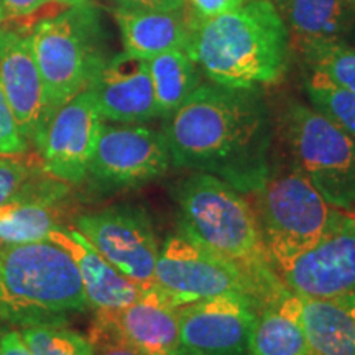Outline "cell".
<instances>
[{
    "mask_svg": "<svg viewBox=\"0 0 355 355\" xmlns=\"http://www.w3.org/2000/svg\"><path fill=\"white\" fill-rule=\"evenodd\" d=\"M181 306L183 303L153 285L125 308L97 309L92 327L125 340L146 355H170L180 349Z\"/></svg>",
    "mask_w": 355,
    "mask_h": 355,
    "instance_id": "14",
    "label": "cell"
},
{
    "mask_svg": "<svg viewBox=\"0 0 355 355\" xmlns=\"http://www.w3.org/2000/svg\"><path fill=\"white\" fill-rule=\"evenodd\" d=\"M184 51L211 83L257 89L285 76L290 37L272 0H247L232 12L193 19Z\"/></svg>",
    "mask_w": 355,
    "mask_h": 355,
    "instance_id": "2",
    "label": "cell"
},
{
    "mask_svg": "<svg viewBox=\"0 0 355 355\" xmlns=\"http://www.w3.org/2000/svg\"><path fill=\"white\" fill-rule=\"evenodd\" d=\"M153 283L183 304L220 295H242L260 308L255 283L239 266L184 232L170 235L159 248Z\"/></svg>",
    "mask_w": 355,
    "mask_h": 355,
    "instance_id": "8",
    "label": "cell"
},
{
    "mask_svg": "<svg viewBox=\"0 0 355 355\" xmlns=\"http://www.w3.org/2000/svg\"><path fill=\"white\" fill-rule=\"evenodd\" d=\"M311 355H314V354H311Z\"/></svg>",
    "mask_w": 355,
    "mask_h": 355,
    "instance_id": "40",
    "label": "cell"
},
{
    "mask_svg": "<svg viewBox=\"0 0 355 355\" xmlns=\"http://www.w3.org/2000/svg\"><path fill=\"white\" fill-rule=\"evenodd\" d=\"M3 20V12H2V3H0V24H2Z\"/></svg>",
    "mask_w": 355,
    "mask_h": 355,
    "instance_id": "37",
    "label": "cell"
},
{
    "mask_svg": "<svg viewBox=\"0 0 355 355\" xmlns=\"http://www.w3.org/2000/svg\"><path fill=\"white\" fill-rule=\"evenodd\" d=\"M7 329H3L2 326H0V345H2V339H3V334H6Z\"/></svg>",
    "mask_w": 355,
    "mask_h": 355,
    "instance_id": "36",
    "label": "cell"
},
{
    "mask_svg": "<svg viewBox=\"0 0 355 355\" xmlns=\"http://www.w3.org/2000/svg\"><path fill=\"white\" fill-rule=\"evenodd\" d=\"M170 355H186V354H184V352H181V350H180V349H178V350H176V352H173V354H170Z\"/></svg>",
    "mask_w": 355,
    "mask_h": 355,
    "instance_id": "39",
    "label": "cell"
},
{
    "mask_svg": "<svg viewBox=\"0 0 355 355\" xmlns=\"http://www.w3.org/2000/svg\"><path fill=\"white\" fill-rule=\"evenodd\" d=\"M89 340L92 344V355H146L125 340L110 336L107 332L91 327Z\"/></svg>",
    "mask_w": 355,
    "mask_h": 355,
    "instance_id": "29",
    "label": "cell"
},
{
    "mask_svg": "<svg viewBox=\"0 0 355 355\" xmlns=\"http://www.w3.org/2000/svg\"><path fill=\"white\" fill-rule=\"evenodd\" d=\"M0 355H33V352L26 345L20 331H7L0 345Z\"/></svg>",
    "mask_w": 355,
    "mask_h": 355,
    "instance_id": "33",
    "label": "cell"
},
{
    "mask_svg": "<svg viewBox=\"0 0 355 355\" xmlns=\"http://www.w3.org/2000/svg\"><path fill=\"white\" fill-rule=\"evenodd\" d=\"M259 304L248 296L220 295L180 308V350L186 355H245Z\"/></svg>",
    "mask_w": 355,
    "mask_h": 355,
    "instance_id": "13",
    "label": "cell"
},
{
    "mask_svg": "<svg viewBox=\"0 0 355 355\" xmlns=\"http://www.w3.org/2000/svg\"><path fill=\"white\" fill-rule=\"evenodd\" d=\"M48 241L64 248L74 260L89 306L96 311L125 308L148 290L114 268L76 229L53 230Z\"/></svg>",
    "mask_w": 355,
    "mask_h": 355,
    "instance_id": "18",
    "label": "cell"
},
{
    "mask_svg": "<svg viewBox=\"0 0 355 355\" xmlns=\"http://www.w3.org/2000/svg\"><path fill=\"white\" fill-rule=\"evenodd\" d=\"M245 2L247 0H184V7L193 19L206 20L232 12Z\"/></svg>",
    "mask_w": 355,
    "mask_h": 355,
    "instance_id": "30",
    "label": "cell"
},
{
    "mask_svg": "<svg viewBox=\"0 0 355 355\" xmlns=\"http://www.w3.org/2000/svg\"><path fill=\"white\" fill-rule=\"evenodd\" d=\"M158 117L168 119L201 84L199 66L184 50H170L150 58Z\"/></svg>",
    "mask_w": 355,
    "mask_h": 355,
    "instance_id": "23",
    "label": "cell"
},
{
    "mask_svg": "<svg viewBox=\"0 0 355 355\" xmlns=\"http://www.w3.org/2000/svg\"><path fill=\"white\" fill-rule=\"evenodd\" d=\"M298 53L322 43L343 42L352 28L355 12L347 0H273Z\"/></svg>",
    "mask_w": 355,
    "mask_h": 355,
    "instance_id": "20",
    "label": "cell"
},
{
    "mask_svg": "<svg viewBox=\"0 0 355 355\" xmlns=\"http://www.w3.org/2000/svg\"><path fill=\"white\" fill-rule=\"evenodd\" d=\"M114 19L121 30L123 48L132 55L150 58L170 50H186L193 17L181 10H146V8H114Z\"/></svg>",
    "mask_w": 355,
    "mask_h": 355,
    "instance_id": "19",
    "label": "cell"
},
{
    "mask_svg": "<svg viewBox=\"0 0 355 355\" xmlns=\"http://www.w3.org/2000/svg\"><path fill=\"white\" fill-rule=\"evenodd\" d=\"M293 168L327 201L350 211L355 204V139L314 107L291 102L282 119Z\"/></svg>",
    "mask_w": 355,
    "mask_h": 355,
    "instance_id": "7",
    "label": "cell"
},
{
    "mask_svg": "<svg viewBox=\"0 0 355 355\" xmlns=\"http://www.w3.org/2000/svg\"><path fill=\"white\" fill-rule=\"evenodd\" d=\"M275 270L300 298L355 296V214L343 211L313 247L279 261Z\"/></svg>",
    "mask_w": 355,
    "mask_h": 355,
    "instance_id": "11",
    "label": "cell"
},
{
    "mask_svg": "<svg viewBox=\"0 0 355 355\" xmlns=\"http://www.w3.org/2000/svg\"><path fill=\"white\" fill-rule=\"evenodd\" d=\"M117 6L146 8V10H181L184 0H115Z\"/></svg>",
    "mask_w": 355,
    "mask_h": 355,
    "instance_id": "32",
    "label": "cell"
},
{
    "mask_svg": "<svg viewBox=\"0 0 355 355\" xmlns=\"http://www.w3.org/2000/svg\"><path fill=\"white\" fill-rule=\"evenodd\" d=\"M248 355H311L293 293L259 308L247 345Z\"/></svg>",
    "mask_w": 355,
    "mask_h": 355,
    "instance_id": "22",
    "label": "cell"
},
{
    "mask_svg": "<svg viewBox=\"0 0 355 355\" xmlns=\"http://www.w3.org/2000/svg\"><path fill=\"white\" fill-rule=\"evenodd\" d=\"M300 321L311 354L355 355V296L300 298Z\"/></svg>",
    "mask_w": 355,
    "mask_h": 355,
    "instance_id": "21",
    "label": "cell"
},
{
    "mask_svg": "<svg viewBox=\"0 0 355 355\" xmlns=\"http://www.w3.org/2000/svg\"><path fill=\"white\" fill-rule=\"evenodd\" d=\"M50 0H0L3 17L7 19H25L42 8Z\"/></svg>",
    "mask_w": 355,
    "mask_h": 355,
    "instance_id": "31",
    "label": "cell"
},
{
    "mask_svg": "<svg viewBox=\"0 0 355 355\" xmlns=\"http://www.w3.org/2000/svg\"><path fill=\"white\" fill-rule=\"evenodd\" d=\"M56 2L68 3V6H78V3H86V2H91V0H56Z\"/></svg>",
    "mask_w": 355,
    "mask_h": 355,
    "instance_id": "35",
    "label": "cell"
},
{
    "mask_svg": "<svg viewBox=\"0 0 355 355\" xmlns=\"http://www.w3.org/2000/svg\"><path fill=\"white\" fill-rule=\"evenodd\" d=\"M171 163L209 173L241 193H250L270 175L272 123L257 89L199 84L166 119Z\"/></svg>",
    "mask_w": 355,
    "mask_h": 355,
    "instance_id": "1",
    "label": "cell"
},
{
    "mask_svg": "<svg viewBox=\"0 0 355 355\" xmlns=\"http://www.w3.org/2000/svg\"><path fill=\"white\" fill-rule=\"evenodd\" d=\"M343 211L295 168L268 175L255 189V214L273 265L313 247Z\"/></svg>",
    "mask_w": 355,
    "mask_h": 355,
    "instance_id": "6",
    "label": "cell"
},
{
    "mask_svg": "<svg viewBox=\"0 0 355 355\" xmlns=\"http://www.w3.org/2000/svg\"><path fill=\"white\" fill-rule=\"evenodd\" d=\"M89 89L102 121L140 123L158 117L146 58L127 51L107 58Z\"/></svg>",
    "mask_w": 355,
    "mask_h": 355,
    "instance_id": "16",
    "label": "cell"
},
{
    "mask_svg": "<svg viewBox=\"0 0 355 355\" xmlns=\"http://www.w3.org/2000/svg\"><path fill=\"white\" fill-rule=\"evenodd\" d=\"M20 334L33 355H92L89 337L64 324H35L21 327Z\"/></svg>",
    "mask_w": 355,
    "mask_h": 355,
    "instance_id": "26",
    "label": "cell"
},
{
    "mask_svg": "<svg viewBox=\"0 0 355 355\" xmlns=\"http://www.w3.org/2000/svg\"><path fill=\"white\" fill-rule=\"evenodd\" d=\"M347 3H349V6H350V7H352V8H354V10H355V0H347Z\"/></svg>",
    "mask_w": 355,
    "mask_h": 355,
    "instance_id": "38",
    "label": "cell"
},
{
    "mask_svg": "<svg viewBox=\"0 0 355 355\" xmlns=\"http://www.w3.org/2000/svg\"><path fill=\"white\" fill-rule=\"evenodd\" d=\"M0 319H2V321L12 322V311L7 306L6 301L2 300V296H0Z\"/></svg>",
    "mask_w": 355,
    "mask_h": 355,
    "instance_id": "34",
    "label": "cell"
},
{
    "mask_svg": "<svg viewBox=\"0 0 355 355\" xmlns=\"http://www.w3.org/2000/svg\"><path fill=\"white\" fill-rule=\"evenodd\" d=\"M28 146V140L21 135L15 115L0 89V157H24Z\"/></svg>",
    "mask_w": 355,
    "mask_h": 355,
    "instance_id": "27",
    "label": "cell"
},
{
    "mask_svg": "<svg viewBox=\"0 0 355 355\" xmlns=\"http://www.w3.org/2000/svg\"><path fill=\"white\" fill-rule=\"evenodd\" d=\"M28 40L50 117L87 89L107 60L101 15L91 2L69 6L63 13L40 21Z\"/></svg>",
    "mask_w": 355,
    "mask_h": 355,
    "instance_id": "5",
    "label": "cell"
},
{
    "mask_svg": "<svg viewBox=\"0 0 355 355\" xmlns=\"http://www.w3.org/2000/svg\"><path fill=\"white\" fill-rule=\"evenodd\" d=\"M181 232L242 270L255 283L260 308L291 293L266 250L259 217L237 188L209 173L183 180L176 191Z\"/></svg>",
    "mask_w": 355,
    "mask_h": 355,
    "instance_id": "3",
    "label": "cell"
},
{
    "mask_svg": "<svg viewBox=\"0 0 355 355\" xmlns=\"http://www.w3.org/2000/svg\"><path fill=\"white\" fill-rule=\"evenodd\" d=\"M74 224L114 268L141 286L155 285L159 245L152 220L141 207L110 206L78 216Z\"/></svg>",
    "mask_w": 355,
    "mask_h": 355,
    "instance_id": "10",
    "label": "cell"
},
{
    "mask_svg": "<svg viewBox=\"0 0 355 355\" xmlns=\"http://www.w3.org/2000/svg\"><path fill=\"white\" fill-rule=\"evenodd\" d=\"M35 170L21 157H0V206Z\"/></svg>",
    "mask_w": 355,
    "mask_h": 355,
    "instance_id": "28",
    "label": "cell"
},
{
    "mask_svg": "<svg viewBox=\"0 0 355 355\" xmlns=\"http://www.w3.org/2000/svg\"><path fill=\"white\" fill-rule=\"evenodd\" d=\"M0 89L28 144L37 145L50 121L44 87L28 37L0 28Z\"/></svg>",
    "mask_w": 355,
    "mask_h": 355,
    "instance_id": "17",
    "label": "cell"
},
{
    "mask_svg": "<svg viewBox=\"0 0 355 355\" xmlns=\"http://www.w3.org/2000/svg\"><path fill=\"white\" fill-rule=\"evenodd\" d=\"M0 296L21 327L66 324L91 308L76 263L51 241L0 243Z\"/></svg>",
    "mask_w": 355,
    "mask_h": 355,
    "instance_id": "4",
    "label": "cell"
},
{
    "mask_svg": "<svg viewBox=\"0 0 355 355\" xmlns=\"http://www.w3.org/2000/svg\"><path fill=\"white\" fill-rule=\"evenodd\" d=\"M170 165L165 133L139 123L102 122L86 180L96 191L115 193L158 180Z\"/></svg>",
    "mask_w": 355,
    "mask_h": 355,
    "instance_id": "9",
    "label": "cell"
},
{
    "mask_svg": "<svg viewBox=\"0 0 355 355\" xmlns=\"http://www.w3.org/2000/svg\"><path fill=\"white\" fill-rule=\"evenodd\" d=\"M69 202L68 183L33 171L0 206V243L48 241L53 230L64 229Z\"/></svg>",
    "mask_w": 355,
    "mask_h": 355,
    "instance_id": "15",
    "label": "cell"
},
{
    "mask_svg": "<svg viewBox=\"0 0 355 355\" xmlns=\"http://www.w3.org/2000/svg\"><path fill=\"white\" fill-rule=\"evenodd\" d=\"M306 92L314 109L355 139V92L336 86L316 73L309 74Z\"/></svg>",
    "mask_w": 355,
    "mask_h": 355,
    "instance_id": "24",
    "label": "cell"
},
{
    "mask_svg": "<svg viewBox=\"0 0 355 355\" xmlns=\"http://www.w3.org/2000/svg\"><path fill=\"white\" fill-rule=\"evenodd\" d=\"M311 73L355 92V46L344 42L322 43L301 53Z\"/></svg>",
    "mask_w": 355,
    "mask_h": 355,
    "instance_id": "25",
    "label": "cell"
},
{
    "mask_svg": "<svg viewBox=\"0 0 355 355\" xmlns=\"http://www.w3.org/2000/svg\"><path fill=\"white\" fill-rule=\"evenodd\" d=\"M102 127V117L91 89L51 114L37 141L42 168L46 175L68 184H79L87 178Z\"/></svg>",
    "mask_w": 355,
    "mask_h": 355,
    "instance_id": "12",
    "label": "cell"
}]
</instances>
